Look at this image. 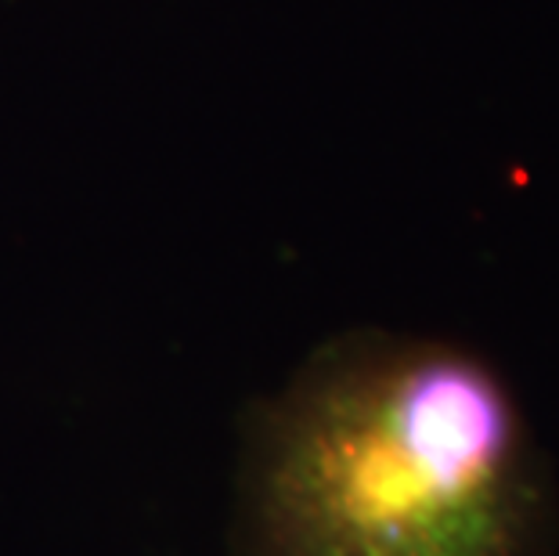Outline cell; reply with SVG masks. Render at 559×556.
<instances>
[{
    "instance_id": "6da1fadb",
    "label": "cell",
    "mask_w": 559,
    "mask_h": 556,
    "mask_svg": "<svg viewBox=\"0 0 559 556\" xmlns=\"http://www.w3.org/2000/svg\"><path fill=\"white\" fill-rule=\"evenodd\" d=\"M260 524L271 556H549L559 495L480 358L372 333L321 351L285 394Z\"/></svg>"
}]
</instances>
